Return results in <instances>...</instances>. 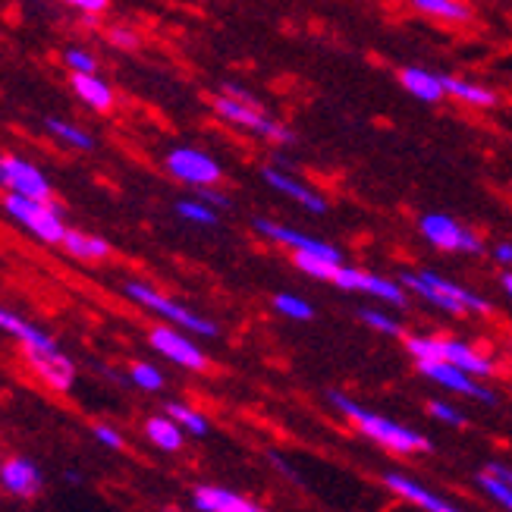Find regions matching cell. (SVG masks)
I'll use <instances>...</instances> for the list:
<instances>
[{"label": "cell", "mask_w": 512, "mask_h": 512, "mask_svg": "<svg viewBox=\"0 0 512 512\" xmlns=\"http://www.w3.org/2000/svg\"><path fill=\"white\" fill-rule=\"evenodd\" d=\"M330 403L355 431H362L368 440L377 443V447L399 453V456H415V453H428L431 450V440L425 434L399 425V421H393V418H387L381 412H371V409H365L362 403H355V399H349L343 393H330Z\"/></svg>", "instance_id": "1"}, {"label": "cell", "mask_w": 512, "mask_h": 512, "mask_svg": "<svg viewBox=\"0 0 512 512\" xmlns=\"http://www.w3.org/2000/svg\"><path fill=\"white\" fill-rule=\"evenodd\" d=\"M399 280H403L409 293H415L418 299H425L428 305L440 311H447V315H491L494 311V305L481 293L437 271H403Z\"/></svg>", "instance_id": "2"}, {"label": "cell", "mask_w": 512, "mask_h": 512, "mask_svg": "<svg viewBox=\"0 0 512 512\" xmlns=\"http://www.w3.org/2000/svg\"><path fill=\"white\" fill-rule=\"evenodd\" d=\"M123 296L129 302H136L139 308L151 311V315L164 318L167 324L180 327L186 333H195V337H217V333H220V327L214 321H208L205 315H198V311L186 308L183 302L170 299L167 293H161L158 286H151L145 280H126L123 283Z\"/></svg>", "instance_id": "3"}, {"label": "cell", "mask_w": 512, "mask_h": 512, "mask_svg": "<svg viewBox=\"0 0 512 512\" xmlns=\"http://www.w3.org/2000/svg\"><path fill=\"white\" fill-rule=\"evenodd\" d=\"M406 352L415 362H453L462 371H469L475 377H494L497 374V362L487 352H481L478 346L456 340V337H406Z\"/></svg>", "instance_id": "4"}, {"label": "cell", "mask_w": 512, "mask_h": 512, "mask_svg": "<svg viewBox=\"0 0 512 512\" xmlns=\"http://www.w3.org/2000/svg\"><path fill=\"white\" fill-rule=\"evenodd\" d=\"M214 114L230 123L233 129H242V132H252V136L271 142V145H293L296 142V132L289 129L286 123L274 120L261 104H249V101H239L227 92L214 95Z\"/></svg>", "instance_id": "5"}, {"label": "cell", "mask_w": 512, "mask_h": 512, "mask_svg": "<svg viewBox=\"0 0 512 512\" xmlns=\"http://www.w3.org/2000/svg\"><path fill=\"white\" fill-rule=\"evenodd\" d=\"M4 211L16 220L22 230L32 233L41 242H48V246H60L66 230H70L63 224V214L54 202H38V198H29V195L7 192Z\"/></svg>", "instance_id": "6"}, {"label": "cell", "mask_w": 512, "mask_h": 512, "mask_svg": "<svg viewBox=\"0 0 512 512\" xmlns=\"http://www.w3.org/2000/svg\"><path fill=\"white\" fill-rule=\"evenodd\" d=\"M418 233L428 242L431 249L447 252V255H484V236L475 233L472 227L459 224L456 217L440 214V211H428L418 217Z\"/></svg>", "instance_id": "7"}, {"label": "cell", "mask_w": 512, "mask_h": 512, "mask_svg": "<svg viewBox=\"0 0 512 512\" xmlns=\"http://www.w3.org/2000/svg\"><path fill=\"white\" fill-rule=\"evenodd\" d=\"M164 170L173 176L176 183L192 186V189H205L217 186L224 180V167L217 158H211L208 151L192 148V145H176L164 154Z\"/></svg>", "instance_id": "8"}, {"label": "cell", "mask_w": 512, "mask_h": 512, "mask_svg": "<svg viewBox=\"0 0 512 512\" xmlns=\"http://www.w3.org/2000/svg\"><path fill=\"white\" fill-rule=\"evenodd\" d=\"M330 283L337 289H346V293H365V296H371L377 302H387L393 308H403L409 302V289L403 286V280L365 271V267H349L346 261L333 271Z\"/></svg>", "instance_id": "9"}, {"label": "cell", "mask_w": 512, "mask_h": 512, "mask_svg": "<svg viewBox=\"0 0 512 512\" xmlns=\"http://www.w3.org/2000/svg\"><path fill=\"white\" fill-rule=\"evenodd\" d=\"M252 230L274 242V246H283L286 252L293 255H311V258H327V261H343V252L340 246H333L327 239H318V236H308L302 230H293V227H283L277 220H267V217H255L252 220Z\"/></svg>", "instance_id": "10"}, {"label": "cell", "mask_w": 512, "mask_h": 512, "mask_svg": "<svg viewBox=\"0 0 512 512\" xmlns=\"http://www.w3.org/2000/svg\"><path fill=\"white\" fill-rule=\"evenodd\" d=\"M148 343L154 352L164 355L167 362L180 365L186 371H208V365H211L208 355L202 352V346H198L186 330L173 327V324L170 327H151Z\"/></svg>", "instance_id": "11"}, {"label": "cell", "mask_w": 512, "mask_h": 512, "mask_svg": "<svg viewBox=\"0 0 512 512\" xmlns=\"http://www.w3.org/2000/svg\"><path fill=\"white\" fill-rule=\"evenodd\" d=\"M418 371L428 377V381H434L437 387L443 390H453L459 396H469V399H478V403H487V406H494L497 403V393L494 390H487L481 384V377L469 374V371H462L459 365L453 362H443V359H434V362H418Z\"/></svg>", "instance_id": "12"}, {"label": "cell", "mask_w": 512, "mask_h": 512, "mask_svg": "<svg viewBox=\"0 0 512 512\" xmlns=\"http://www.w3.org/2000/svg\"><path fill=\"white\" fill-rule=\"evenodd\" d=\"M26 362L38 381L54 393H70L76 384V365L60 346L48 352H26Z\"/></svg>", "instance_id": "13"}, {"label": "cell", "mask_w": 512, "mask_h": 512, "mask_svg": "<svg viewBox=\"0 0 512 512\" xmlns=\"http://www.w3.org/2000/svg\"><path fill=\"white\" fill-rule=\"evenodd\" d=\"M4 186L16 195H29L38 202H51V180L44 176L41 167H35L26 158H16V154H4Z\"/></svg>", "instance_id": "14"}, {"label": "cell", "mask_w": 512, "mask_h": 512, "mask_svg": "<svg viewBox=\"0 0 512 512\" xmlns=\"http://www.w3.org/2000/svg\"><path fill=\"white\" fill-rule=\"evenodd\" d=\"M261 176H264V183L271 186L277 195L289 198V202H296L299 208H305V211H311V214H327V208H330V205H327V198H324L318 189L305 186L296 173H289V170H283V167H264Z\"/></svg>", "instance_id": "15"}, {"label": "cell", "mask_w": 512, "mask_h": 512, "mask_svg": "<svg viewBox=\"0 0 512 512\" xmlns=\"http://www.w3.org/2000/svg\"><path fill=\"white\" fill-rule=\"evenodd\" d=\"M41 469L26 456H7L0 462V491L16 500H32L41 494Z\"/></svg>", "instance_id": "16"}, {"label": "cell", "mask_w": 512, "mask_h": 512, "mask_svg": "<svg viewBox=\"0 0 512 512\" xmlns=\"http://www.w3.org/2000/svg\"><path fill=\"white\" fill-rule=\"evenodd\" d=\"M384 484H387V491H393L396 497H403L406 503H415L418 509H425V512H465V509L447 503L443 497H437L434 491H428L425 484H418V481L409 478V475L387 472V475H384Z\"/></svg>", "instance_id": "17"}, {"label": "cell", "mask_w": 512, "mask_h": 512, "mask_svg": "<svg viewBox=\"0 0 512 512\" xmlns=\"http://www.w3.org/2000/svg\"><path fill=\"white\" fill-rule=\"evenodd\" d=\"M192 506L198 512H267L249 497L227 491V487H217V484H198L192 491Z\"/></svg>", "instance_id": "18"}, {"label": "cell", "mask_w": 512, "mask_h": 512, "mask_svg": "<svg viewBox=\"0 0 512 512\" xmlns=\"http://www.w3.org/2000/svg\"><path fill=\"white\" fill-rule=\"evenodd\" d=\"M0 330L7 333V337H13L22 352H48V349H57V340L51 337V333H44L41 327H35L32 321H26L22 315H16V311L4 308L0 305Z\"/></svg>", "instance_id": "19"}, {"label": "cell", "mask_w": 512, "mask_h": 512, "mask_svg": "<svg viewBox=\"0 0 512 512\" xmlns=\"http://www.w3.org/2000/svg\"><path fill=\"white\" fill-rule=\"evenodd\" d=\"M399 82L406 92L421 104H440L447 98V85H443V73L425 70V66H403L399 70Z\"/></svg>", "instance_id": "20"}, {"label": "cell", "mask_w": 512, "mask_h": 512, "mask_svg": "<svg viewBox=\"0 0 512 512\" xmlns=\"http://www.w3.org/2000/svg\"><path fill=\"white\" fill-rule=\"evenodd\" d=\"M70 85H73V95L85 107L98 110V114H104V110H110L117 104V95H114V88H110V82H104L95 73H73Z\"/></svg>", "instance_id": "21"}, {"label": "cell", "mask_w": 512, "mask_h": 512, "mask_svg": "<svg viewBox=\"0 0 512 512\" xmlns=\"http://www.w3.org/2000/svg\"><path fill=\"white\" fill-rule=\"evenodd\" d=\"M443 85H447V98L459 101V104H469V107H497L500 98L494 88H487L481 82H472V79H459V76H447L443 73Z\"/></svg>", "instance_id": "22"}, {"label": "cell", "mask_w": 512, "mask_h": 512, "mask_svg": "<svg viewBox=\"0 0 512 512\" xmlns=\"http://www.w3.org/2000/svg\"><path fill=\"white\" fill-rule=\"evenodd\" d=\"M60 246L70 252L73 258H79V261H104V258H110V252H114L104 236L85 233V230H73V227L66 230Z\"/></svg>", "instance_id": "23"}, {"label": "cell", "mask_w": 512, "mask_h": 512, "mask_svg": "<svg viewBox=\"0 0 512 512\" xmlns=\"http://www.w3.org/2000/svg\"><path fill=\"white\" fill-rule=\"evenodd\" d=\"M145 437L164 453H180L186 443V431L170 415H154L145 421Z\"/></svg>", "instance_id": "24"}, {"label": "cell", "mask_w": 512, "mask_h": 512, "mask_svg": "<svg viewBox=\"0 0 512 512\" xmlns=\"http://www.w3.org/2000/svg\"><path fill=\"white\" fill-rule=\"evenodd\" d=\"M409 7L428 19L453 22V26H462V22L472 19V7L462 4V0H409Z\"/></svg>", "instance_id": "25"}, {"label": "cell", "mask_w": 512, "mask_h": 512, "mask_svg": "<svg viewBox=\"0 0 512 512\" xmlns=\"http://www.w3.org/2000/svg\"><path fill=\"white\" fill-rule=\"evenodd\" d=\"M44 129H48L57 142H63L66 148H73V151H92L95 148V136H92V132L76 126V123H70V120L48 117V120H44Z\"/></svg>", "instance_id": "26"}, {"label": "cell", "mask_w": 512, "mask_h": 512, "mask_svg": "<svg viewBox=\"0 0 512 512\" xmlns=\"http://www.w3.org/2000/svg\"><path fill=\"white\" fill-rule=\"evenodd\" d=\"M176 217L186 220L192 227H217L220 211L211 208L205 198H180V202H176Z\"/></svg>", "instance_id": "27"}, {"label": "cell", "mask_w": 512, "mask_h": 512, "mask_svg": "<svg viewBox=\"0 0 512 512\" xmlns=\"http://www.w3.org/2000/svg\"><path fill=\"white\" fill-rule=\"evenodd\" d=\"M167 415H170L186 434H192V437H205V434L211 431L208 418H205L202 412H198V409L186 406V403H167Z\"/></svg>", "instance_id": "28"}, {"label": "cell", "mask_w": 512, "mask_h": 512, "mask_svg": "<svg viewBox=\"0 0 512 512\" xmlns=\"http://www.w3.org/2000/svg\"><path fill=\"white\" fill-rule=\"evenodd\" d=\"M274 311L289 321H311L315 318V305H311L308 299L296 296V293H277L274 296Z\"/></svg>", "instance_id": "29"}, {"label": "cell", "mask_w": 512, "mask_h": 512, "mask_svg": "<svg viewBox=\"0 0 512 512\" xmlns=\"http://www.w3.org/2000/svg\"><path fill=\"white\" fill-rule=\"evenodd\" d=\"M129 381L136 384L139 390H145V393H158V390H164V371L158 365H151V362H132L129 365Z\"/></svg>", "instance_id": "30"}, {"label": "cell", "mask_w": 512, "mask_h": 512, "mask_svg": "<svg viewBox=\"0 0 512 512\" xmlns=\"http://www.w3.org/2000/svg\"><path fill=\"white\" fill-rule=\"evenodd\" d=\"M359 318H362V324H368L377 333H387V337H403V324H399L393 315H387L384 308H362Z\"/></svg>", "instance_id": "31"}, {"label": "cell", "mask_w": 512, "mask_h": 512, "mask_svg": "<svg viewBox=\"0 0 512 512\" xmlns=\"http://www.w3.org/2000/svg\"><path fill=\"white\" fill-rule=\"evenodd\" d=\"M63 63L70 66V73H98V57L88 48H66L63 51Z\"/></svg>", "instance_id": "32"}, {"label": "cell", "mask_w": 512, "mask_h": 512, "mask_svg": "<svg viewBox=\"0 0 512 512\" xmlns=\"http://www.w3.org/2000/svg\"><path fill=\"white\" fill-rule=\"evenodd\" d=\"M478 484H481V491L491 497L494 503H500L506 512H512V487L509 484H503V481H497L494 475H478Z\"/></svg>", "instance_id": "33"}, {"label": "cell", "mask_w": 512, "mask_h": 512, "mask_svg": "<svg viewBox=\"0 0 512 512\" xmlns=\"http://www.w3.org/2000/svg\"><path fill=\"white\" fill-rule=\"evenodd\" d=\"M428 412L443 421V425H453V428H462L465 425V415L453 406V403H443V399H431L428 403Z\"/></svg>", "instance_id": "34"}, {"label": "cell", "mask_w": 512, "mask_h": 512, "mask_svg": "<svg viewBox=\"0 0 512 512\" xmlns=\"http://www.w3.org/2000/svg\"><path fill=\"white\" fill-rule=\"evenodd\" d=\"M107 41L114 44V48H120V51H136L139 44H142L139 32H136V29H129V26H110Z\"/></svg>", "instance_id": "35"}, {"label": "cell", "mask_w": 512, "mask_h": 512, "mask_svg": "<svg viewBox=\"0 0 512 512\" xmlns=\"http://www.w3.org/2000/svg\"><path fill=\"white\" fill-rule=\"evenodd\" d=\"M92 434H95V440L101 443V447H107V450H123V443H126L123 434L117 428H110V425H95Z\"/></svg>", "instance_id": "36"}, {"label": "cell", "mask_w": 512, "mask_h": 512, "mask_svg": "<svg viewBox=\"0 0 512 512\" xmlns=\"http://www.w3.org/2000/svg\"><path fill=\"white\" fill-rule=\"evenodd\" d=\"M63 4L85 13V16H101L110 7V0H63Z\"/></svg>", "instance_id": "37"}, {"label": "cell", "mask_w": 512, "mask_h": 512, "mask_svg": "<svg viewBox=\"0 0 512 512\" xmlns=\"http://www.w3.org/2000/svg\"><path fill=\"white\" fill-rule=\"evenodd\" d=\"M198 198H205V202L217 211H227L230 208V198L224 192H217L214 186H205V189H198Z\"/></svg>", "instance_id": "38"}, {"label": "cell", "mask_w": 512, "mask_h": 512, "mask_svg": "<svg viewBox=\"0 0 512 512\" xmlns=\"http://www.w3.org/2000/svg\"><path fill=\"white\" fill-rule=\"evenodd\" d=\"M487 475H494L497 481H503V484H509L512 487V465H506V462H487V469H484Z\"/></svg>", "instance_id": "39"}, {"label": "cell", "mask_w": 512, "mask_h": 512, "mask_svg": "<svg viewBox=\"0 0 512 512\" xmlns=\"http://www.w3.org/2000/svg\"><path fill=\"white\" fill-rule=\"evenodd\" d=\"M491 258L503 267H512V242H497V246L491 249Z\"/></svg>", "instance_id": "40"}, {"label": "cell", "mask_w": 512, "mask_h": 512, "mask_svg": "<svg viewBox=\"0 0 512 512\" xmlns=\"http://www.w3.org/2000/svg\"><path fill=\"white\" fill-rule=\"evenodd\" d=\"M500 286H503V293H506V299L512 302V267H506V271L500 274Z\"/></svg>", "instance_id": "41"}, {"label": "cell", "mask_w": 512, "mask_h": 512, "mask_svg": "<svg viewBox=\"0 0 512 512\" xmlns=\"http://www.w3.org/2000/svg\"><path fill=\"white\" fill-rule=\"evenodd\" d=\"M0 186H4V154H0Z\"/></svg>", "instance_id": "42"}, {"label": "cell", "mask_w": 512, "mask_h": 512, "mask_svg": "<svg viewBox=\"0 0 512 512\" xmlns=\"http://www.w3.org/2000/svg\"><path fill=\"white\" fill-rule=\"evenodd\" d=\"M509 346H512V337H509Z\"/></svg>", "instance_id": "43"}]
</instances>
